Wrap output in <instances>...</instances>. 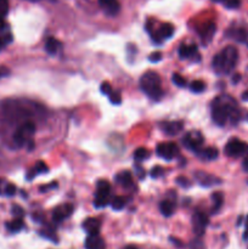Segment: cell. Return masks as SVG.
Instances as JSON below:
<instances>
[{
	"label": "cell",
	"instance_id": "obj_7",
	"mask_svg": "<svg viewBox=\"0 0 248 249\" xmlns=\"http://www.w3.org/2000/svg\"><path fill=\"white\" fill-rule=\"evenodd\" d=\"M203 136L198 131H190L182 139V143L186 148H189L190 151H194V152H198L199 150L203 146Z\"/></svg>",
	"mask_w": 248,
	"mask_h": 249
},
{
	"label": "cell",
	"instance_id": "obj_31",
	"mask_svg": "<svg viewBox=\"0 0 248 249\" xmlns=\"http://www.w3.org/2000/svg\"><path fill=\"white\" fill-rule=\"evenodd\" d=\"M172 80H173V83L177 85V87H179V88L186 87V79H185V78H182V75L177 74V73H174V74H173Z\"/></svg>",
	"mask_w": 248,
	"mask_h": 249
},
{
	"label": "cell",
	"instance_id": "obj_39",
	"mask_svg": "<svg viewBox=\"0 0 248 249\" xmlns=\"http://www.w3.org/2000/svg\"><path fill=\"white\" fill-rule=\"evenodd\" d=\"M177 184L180 185V186H184V187H189L190 186V181L186 179V178H182V177H179L177 179Z\"/></svg>",
	"mask_w": 248,
	"mask_h": 249
},
{
	"label": "cell",
	"instance_id": "obj_27",
	"mask_svg": "<svg viewBox=\"0 0 248 249\" xmlns=\"http://www.w3.org/2000/svg\"><path fill=\"white\" fill-rule=\"evenodd\" d=\"M125 204H126V199L121 196L114 197V198L111 201V206L114 211H122V209L125 207Z\"/></svg>",
	"mask_w": 248,
	"mask_h": 249
},
{
	"label": "cell",
	"instance_id": "obj_28",
	"mask_svg": "<svg viewBox=\"0 0 248 249\" xmlns=\"http://www.w3.org/2000/svg\"><path fill=\"white\" fill-rule=\"evenodd\" d=\"M148 156H150V153H148V151L146 150V148H143V147L138 148V150L134 152V158H135L138 162H141V160H147Z\"/></svg>",
	"mask_w": 248,
	"mask_h": 249
},
{
	"label": "cell",
	"instance_id": "obj_22",
	"mask_svg": "<svg viewBox=\"0 0 248 249\" xmlns=\"http://www.w3.org/2000/svg\"><path fill=\"white\" fill-rule=\"evenodd\" d=\"M223 194H221V192H214V194L212 195V212H213V213H216V212L223 207Z\"/></svg>",
	"mask_w": 248,
	"mask_h": 249
},
{
	"label": "cell",
	"instance_id": "obj_42",
	"mask_svg": "<svg viewBox=\"0 0 248 249\" xmlns=\"http://www.w3.org/2000/svg\"><path fill=\"white\" fill-rule=\"evenodd\" d=\"M243 240L248 241V215L247 218H246V230H245V233H243Z\"/></svg>",
	"mask_w": 248,
	"mask_h": 249
},
{
	"label": "cell",
	"instance_id": "obj_40",
	"mask_svg": "<svg viewBox=\"0 0 248 249\" xmlns=\"http://www.w3.org/2000/svg\"><path fill=\"white\" fill-rule=\"evenodd\" d=\"M5 192H6L7 196H14L15 192H16V187L14 186V185H7L6 189H5Z\"/></svg>",
	"mask_w": 248,
	"mask_h": 249
},
{
	"label": "cell",
	"instance_id": "obj_8",
	"mask_svg": "<svg viewBox=\"0 0 248 249\" xmlns=\"http://www.w3.org/2000/svg\"><path fill=\"white\" fill-rule=\"evenodd\" d=\"M156 152L160 158L167 160H174L179 153V147L175 142H163L159 143L156 148Z\"/></svg>",
	"mask_w": 248,
	"mask_h": 249
},
{
	"label": "cell",
	"instance_id": "obj_46",
	"mask_svg": "<svg viewBox=\"0 0 248 249\" xmlns=\"http://www.w3.org/2000/svg\"><path fill=\"white\" fill-rule=\"evenodd\" d=\"M123 249H138V248L134 247V246H126V247H124Z\"/></svg>",
	"mask_w": 248,
	"mask_h": 249
},
{
	"label": "cell",
	"instance_id": "obj_14",
	"mask_svg": "<svg viewBox=\"0 0 248 249\" xmlns=\"http://www.w3.org/2000/svg\"><path fill=\"white\" fill-rule=\"evenodd\" d=\"M173 33H174V27L169 23H165L160 26V28L156 32L155 36H152V38L155 39L156 43H160L165 39H169L173 36Z\"/></svg>",
	"mask_w": 248,
	"mask_h": 249
},
{
	"label": "cell",
	"instance_id": "obj_33",
	"mask_svg": "<svg viewBox=\"0 0 248 249\" xmlns=\"http://www.w3.org/2000/svg\"><path fill=\"white\" fill-rule=\"evenodd\" d=\"M223 4L225 5L228 9H237L241 5V0H224Z\"/></svg>",
	"mask_w": 248,
	"mask_h": 249
},
{
	"label": "cell",
	"instance_id": "obj_6",
	"mask_svg": "<svg viewBox=\"0 0 248 249\" xmlns=\"http://www.w3.org/2000/svg\"><path fill=\"white\" fill-rule=\"evenodd\" d=\"M248 153V143L238 140V139H231L225 146V155L229 157L238 158Z\"/></svg>",
	"mask_w": 248,
	"mask_h": 249
},
{
	"label": "cell",
	"instance_id": "obj_25",
	"mask_svg": "<svg viewBox=\"0 0 248 249\" xmlns=\"http://www.w3.org/2000/svg\"><path fill=\"white\" fill-rule=\"evenodd\" d=\"M48 170H49V168L46 167L45 163H44V162H38L35 164V167H34L33 169H32L31 172H29L28 180H32L34 177H35V175H38V174H44V173H48Z\"/></svg>",
	"mask_w": 248,
	"mask_h": 249
},
{
	"label": "cell",
	"instance_id": "obj_37",
	"mask_svg": "<svg viewBox=\"0 0 248 249\" xmlns=\"http://www.w3.org/2000/svg\"><path fill=\"white\" fill-rule=\"evenodd\" d=\"M148 60L151 61V62H158V61L162 60V53H152L150 55V57H148Z\"/></svg>",
	"mask_w": 248,
	"mask_h": 249
},
{
	"label": "cell",
	"instance_id": "obj_45",
	"mask_svg": "<svg viewBox=\"0 0 248 249\" xmlns=\"http://www.w3.org/2000/svg\"><path fill=\"white\" fill-rule=\"evenodd\" d=\"M242 100L243 101H248V90L242 94Z\"/></svg>",
	"mask_w": 248,
	"mask_h": 249
},
{
	"label": "cell",
	"instance_id": "obj_36",
	"mask_svg": "<svg viewBox=\"0 0 248 249\" xmlns=\"http://www.w3.org/2000/svg\"><path fill=\"white\" fill-rule=\"evenodd\" d=\"M10 41H11V36H10V34L9 36H0V50H2Z\"/></svg>",
	"mask_w": 248,
	"mask_h": 249
},
{
	"label": "cell",
	"instance_id": "obj_15",
	"mask_svg": "<svg viewBox=\"0 0 248 249\" xmlns=\"http://www.w3.org/2000/svg\"><path fill=\"white\" fill-rule=\"evenodd\" d=\"M100 228H101V223L99 219L96 218H88L87 220L83 223V229L88 232V235H99Z\"/></svg>",
	"mask_w": 248,
	"mask_h": 249
},
{
	"label": "cell",
	"instance_id": "obj_24",
	"mask_svg": "<svg viewBox=\"0 0 248 249\" xmlns=\"http://www.w3.org/2000/svg\"><path fill=\"white\" fill-rule=\"evenodd\" d=\"M61 48V44L60 41L56 40L55 38H49L45 43V50L48 51L50 55H56L57 51L60 50Z\"/></svg>",
	"mask_w": 248,
	"mask_h": 249
},
{
	"label": "cell",
	"instance_id": "obj_1",
	"mask_svg": "<svg viewBox=\"0 0 248 249\" xmlns=\"http://www.w3.org/2000/svg\"><path fill=\"white\" fill-rule=\"evenodd\" d=\"M240 118V109L232 99L226 97V100L218 99L214 101L212 106V119L216 125L224 126L228 119H230L231 123L235 125L238 123Z\"/></svg>",
	"mask_w": 248,
	"mask_h": 249
},
{
	"label": "cell",
	"instance_id": "obj_26",
	"mask_svg": "<svg viewBox=\"0 0 248 249\" xmlns=\"http://www.w3.org/2000/svg\"><path fill=\"white\" fill-rule=\"evenodd\" d=\"M6 228L11 232H18L23 228V221L21 220V218H17L14 221H10L9 224H6Z\"/></svg>",
	"mask_w": 248,
	"mask_h": 249
},
{
	"label": "cell",
	"instance_id": "obj_4",
	"mask_svg": "<svg viewBox=\"0 0 248 249\" xmlns=\"http://www.w3.org/2000/svg\"><path fill=\"white\" fill-rule=\"evenodd\" d=\"M35 133V124L31 121H26L17 128V130L14 134V142L18 147H22L26 143L31 142L32 136Z\"/></svg>",
	"mask_w": 248,
	"mask_h": 249
},
{
	"label": "cell",
	"instance_id": "obj_30",
	"mask_svg": "<svg viewBox=\"0 0 248 249\" xmlns=\"http://www.w3.org/2000/svg\"><path fill=\"white\" fill-rule=\"evenodd\" d=\"M9 12V0H0V21H4Z\"/></svg>",
	"mask_w": 248,
	"mask_h": 249
},
{
	"label": "cell",
	"instance_id": "obj_17",
	"mask_svg": "<svg viewBox=\"0 0 248 249\" xmlns=\"http://www.w3.org/2000/svg\"><path fill=\"white\" fill-rule=\"evenodd\" d=\"M85 249H106V245L99 235L88 236L85 240Z\"/></svg>",
	"mask_w": 248,
	"mask_h": 249
},
{
	"label": "cell",
	"instance_id": "obj_12",
	"mask_svg": "<svg viewBox=\"0 0 248 249\" xmlns=\"http://www.w3.org/2000/svg\"><path fill=\"white\" fill-rule=\"evenodd\" d=\"M99 5L108 16H116L121 10V4L118 0H99Z\"/></svg>",
	"mask_w": 248,
	"mask_h": 249
},
{
	"label": "cell",
	"instance_id": "obj_23",
	"mask_svg": "<svg viewBox=\"0 0 248 249\" xmlns=\"http://www.w3.org/2000/svg\"><path fill=\"white\" fill-rule=\"evenodd\" d=\"M159 211L167 218L172 216L175 211V203H173L172 201H162L159 204Z\"/></svg>",
	"mask_w": 248,
	"mask_h": 249
},
{
	"label": "cell",
	"instance_id": "obj_19",
	"mask_svg": "<svg viewBox=\"0 0 248 249\" xmlns=\"http://www.w3.org/2000/svg\"><path fill=\"white\" fill-rule=\"evenodd\" d=\"M179 56L181 58H190L197 56V46L191 44V45H181L179 48Z\"/></svg>",
	"mask_w": 248,
	"mask_h": 249
},
{
	"label": "cell",
	"instance_id": "obj_18",
	"mask_svg": "<svg viewBox=\"0 0 248 249\" xmlns=\"http://www.w3.org/2000/svg\"><path fill=\"white\" fill-rule=\"evenodd\" d=\"M214 33H215V24L214 23H208L207 26L203 27L201 32V40L203 41L204 45H208L211 43Z\"/></svg>",
	"mask_w": 248,
	"mask_h": 249
},
{
	"label": "cell",
	"instance_id": "obj_21",
	"mask_svg": "<svg viewBox=\"0 0 248 249\" xmlns=\"http://www.w3.org/2000/svg\"><path fill=\"white\" fill-rule=\"evenodd\" d=\"M116 181L118 182L119 185H122L123 187H131L134 185L133 178H131V174L129 172H122L119 173L116 177Z\"/></svg>",
	"mask_w": 248,
	"mask_h": 249
},
{
	"label": "cell",
	"instance_id": "obj_11",
	"mask_svg": "<svg viewBox=\"0 0 248 249\" xmlns=\"http://www.w3.org/2000/svg\"><path fill=\"white\" fill-rule=\"evenodd\" d=\"M72 213H73L72 204H62V206H58L57 208L53 211V220L55 221V223H62L65 219H67L68 216L72 215Z\"/></svg>",
	"mask_w": 248,
	"mask_h": 249
},
{
	"label": "cell",
	"instance_id": "obj_43",
	"mask_svg": "<svg viewBox=\"0 0 248 249\" xmlns=\"http://www.w3.org/2000/svg\"><path fill=\"white\" fill-rule=\"evenodd\" d=\"M242 167H243V169H245L246 172L248 173V157L246 158L245 160H243V164H242Z\"/></svg>",
	"mask_w": 248,
	"mask_h": 249
},
{
	"label": "cell",
	"instance_id": "obj_48",
	"mask_svg": "<svg viewBox=\"0 0 248 249\" xmlns=\"http://www.w3.org/2000/svg\"><path fill=\"white\" fill-rule=\"evenodd\" d=\"M214 1H219V2H223L224 0H214Z\"/></svg>",
	"mask_w": 248,
	"mask_h": 249
},
{
	"label": "cell",
	"instance_id": "obj_9",
	"mask_svg": "<svg viewBox=\"0 0 248 249\" xmlns=\"http://www.w3.org/2000/svg\"><path fill=\"white\" fill-rule=\"evenodd\" d=\"M207 225H208V216L202 212H196L192 216V229H194L195 235L197 237L203 236Z\"/></svg>",
	"mask_w": 248,
	"mask_h": 249
},
{
	"label": "cell",
	"instance_id": "obj_49",
	"mask_svg": "<svg viewBox=\"0 0 248 249\" xmlns=\"http://www.w3.org/2000/svg\"><path fill=\"white\" fill-rule=\"evenodd\" d=\"M0 77H1V72H0Z\"/></svg>",
	"mask_w": 248,
	"mask_h": 249
},
{
	"label": "cell",
	"instance_id": "obj_34",
	"mask_svg": "<svg viewBox=\"0 0 248 249\" xmlns=\"http://www.w3.org/2000/svg\"><path fill=\"white\" fill-rule=\"evenodd\" d=\"M108 96H109V101H111L113 105H119L122 102V97L121 95H119V92L112 91Z\"/></svg>",
	"mask_w": 248,
	"mask_h": 249
},
{
	"label": "cell",
	"instance_id": "obj_5",
	"mask_svg": "<svg viewBox=\"0 0 248 249\" xmlns=\"http://www.w3.org/2000/svg\"><path fill=\"white\" fill-rule=\"evenodd\" d=\"M111 197V186L106 180H100L96 186V197H95L94 206L96 208H104L109 203Z\"/></svg>",
	"mask_w": 248,
	"mask_h": 249
},
{
	"label": "cell",
	"instance_id": "obj_32",
	"mask_svg": "<svg viewBox=\"0 0 248 249\" xmlns=\"http://www.w3.org/2000/svg\"><path fill=\"white\" fill-rule=\"evenodd\" d=\"M190 249H206V246H204L203 241H201L199 237H197L190 243Z\"/></svg>",
	"mask_w": 248,
	"mask_h": 249
},
{
	"label": "cell",
	"instance_id": "obj_3",
	"mask_svg": "<svg viewBox=\"0 0 248 249\" xmlns=\"http://www.w3.org/2000/svg\"><path fill=\"white\" fill-rule=\"evenodd\" d=\"M140 88L152 100H159L163 95L159 75L156 72H152V71H148V72L143 73L141 75Z\"/></svg>",
	"mask_w": 248,
	"mask_h": 249
},
{
	"label": "cell",
	"instance_id": "obj_20",
	"mask_svg": "<svg viewBox=\"0 0 248 249\" xmlns=\"http://www.w3.org/2000/svg\"><path fill=\"white\" fill-rule=\"evenodd\" d=\"M197 155H199L203 160H214L218 158L219 151L218 148L215 147H207V148H203V150L201 148V150L197 152Z\"/></svg>",
	"mask_w": 248,
	"mask_h": 249
},
{
	"label": "cell",
	"instance_id": "obj_10",
	"mask_svg": "<svg viewBox=\"0 0 248 249\" xmlns=\"http://www.w3.org/2000/svg\"><path fill=\"white\" fill-rule=\"evenodd\" d=\"M229 38H232L237 43L246 44L248 46V28L247 27H233L228 32Z\"/></svg>",
	"mask_w": 248,
	"mask_h": 249
},
{
	"label": "cell",
	"instance_id": "obj_2",
	"mask_svg": "<svg viewBox=\"0 0 248 249\" xmlns=\"http://www.w3.org/2000/svg\"><path fill=\"white\" fill-rule=\"evenodd\" d=\"M238 61V50L232 45L224 48L219 53H216L213 58V70L218 74H230L236 67Z\"/></svg>",
	"mask_w": 248,
	"mask_h": 249
},
{
	"label": "cell",
	"instance_id": "obj_29",
	"mask_svg": "<svg viewBox=\"0 0 248 249\" xmlns=\"http://www.w3.org/2000/svg\"><path fill=\"white\" fill-rule=\"evenodd\" d=\"M190 89H191V91L199 94V92L204 91L206 85H204V83L202 82V80H194V82L191 83V85H190Z\"/></svg>",
	"mask_w": 248,
	"mask_h": 249
},
{
	"label": "cell",
	"instance_id": "obj_13",
	"mask_svg": "<svg viewBox=\"0 0 248 249\" xmlns=\"http://www.w3.org/2000/svg\"><path fill=\"white\" fill-rule=\"evenodd\" d=\"M160 129H162L167 135L175 136L177 135V134L181 133L182 129H184V123H182V122H165V123H162Z\"/></svg>",
	"mask_w": 248,
	"mask_h": 249
},
{
	"label": "cell",
	"instance_id": "obj_35",
	"mask_svg": "<svg viewBox=\"0 0 248 249\" xmlns=\"http://www.w3.org/2000/svg\"><path fill=\"white\" fill-rule=\"evenodd\" d=\"M100 90H101V92L104 95H107V96H108L109 94H111L112 92V88H111V85H109V83H107V82H104L101 84V87H100Z\"/></svg>",
	"mask_w": 248,
	"mask_h": 249
},
{
	"label": "cell",
	"instance_id": "obj_47",
	"mask_svg": "<svg viewBox=\"0 0 248 249\" xmlns=\"http://www.w3.org/2000/svg\"><path fill=\"white\" fill-rule=\"evenodd\" d=\"M29 1H41V0H29ZM51 1H55V0H51Z\"/></svg>",
	"mask_w": 248,
	"mask_h": 249
},
{
	"label": "cell",
	"instance_id": "obj_44",
	"mask_svg": "<svg viewBox=\"0 0 248 249\" xmlns=\"http://www.w3.org/2000/svg\"><path fill=\"white\" fill-rule=\"evenodd\" d=\"M240 79H241V75L240 74H235V75H233V78H232V83H235V84H236V83L240 82Z\"/></svg>",
	"mask_w": 248,
	"mask_h": 249
},
{
	"label": "cell",
	"instance_id": "obj_38",
	"mask_svg": "<svg viewBox=\"0 0 248 249\" xmlns=\"http://www.w3.org/2000/svg\"><path fill=\"white\" fill-rule=\"evenodd\" d=\"M160 175H163V169L160 167H155L152 168V170H151V177L152 178H158L160 177Z\"/></svg>",
	"mask_w": 248,
	"mask_h": 249
},
{
	"label": "cell",
	"instance_id": "obj_41",
	"mask_svg": "<svg viewBox=\"0 0 248 249\" xmlns=\"http://www.w3.org/2000/svg\"><path fill=\"white\" fill-rule=\"evenodd\" d=\"M14 213L16 214V215H18V216H22L23 215V211H22V208H19L18 206H14Z\"/></svg>",
	"mask_w": 248,
	"mask_h": 249
},
{
	"label": "cell",
	"instance_id": "obj_16",
	"mask_svg": "<svg viewBox=\"0 0 248 249\" xmlns=\"http://www.w3.org/2000/svg\"><path fill=\"white\" fill-rule=\"evenodd\" d=\"M196 179L198 180V182L202 185V186H206V187L220 184V180H219L218 178L214 177V175L207 174V173L204 172H197Z\"/></svg>",
	"mask_w": 248,
	"mask_h": 249
}]
</instances>
